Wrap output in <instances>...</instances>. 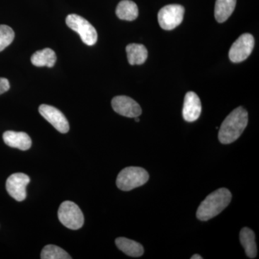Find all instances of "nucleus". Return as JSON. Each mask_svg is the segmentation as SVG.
<instances>
[{"label": "nucleus", "mask_w": 259, "mask_h": 259, "mask_svg": "<svg viewBox=\"0 0 259 259\" xmlns=\"http://www.w3.org/2000/svg\"><path fill=\"white\" fill-rule=\"evenodd\" d=\"M42 259H71L69 253L55 245H47L42 248L40 253Z\"/></svg>", "instance_id": "nucleus-19"}, {"label": "nucleus", "mask_w": 259, "mask_h": 259, "mask_svg": "<svg viewBox=\"0 0 259 259\" xmlns=\"http://www.w3.org/2000/svg\"><path fill=\"white\" fill-rule=\"evenodd\" d=\"M149 179L148 173L141 167L131 166L119 173L116 180L117 187L122 191H131L145 185Z\"/></svg>", "instance_id": "nucleus-3"}, {"label": "nucleus", "mask_w": 259, "mask_h": 259, "mask_svg": "<svg viewBox=\"0 0 259 259\" xmlns=\"http://www.w3.org/2000/svg\"><path fill=\"white\" fill-rule=\"evenodd\" d=\"M202 112V105L197 94L189 92L186 94L182 115L187 122L197 120Z\"/></svg>", "instance_id": "nucleus-11"}, {"label": "nucleus", "mask_w": 259, "mask_h": 259, "mask_svg": "<svg viewBox=\"0 0 259 259\" xmlns=\"http://www.w3.org/2000/svg\"><path fill=\"white\" fill-rule=\"evenodd\" d=\"M10 88V85L8 79L6 78L0 77V95L8 92Z\"/></svg>", "instance_id": "nucleus-21"}, {"label": "nucleus", "mask_w": 259, "mask_h": 259, "mask_svg": "<svg viewBox=\"0 0 259 259\" xmlns=\"http://www.w3.org/2000/svg\"><path fill=\"white\" fill-rule=\"evenodd\" d=\"M39 112L50 122L51 125L61 134H66L69 131V124L64 114L56 107L48 105H41L39 107Z\"/></svg>", "instance_id": "nucleus-9"}, {"label": "nucleus", "mask_w": 259, "mask_h": 259, "mask_svg": "<svg viewBox=\"0 0 259 259\" xmlns=\"http://www.w3.org/2000/svg\"><path fill=\"white\" fill-rule=\"evenodd\" d=\"M254 44L253 35L249 33L243 34L232 45L229 51L230 59L234 63L245 61L251 54Z\"/></svg>", "instance_id": "nucleus-7"}, {"label": "nucleus", "mask_w": 259, "mask_h": 259, "mask_svg": "<svg viewBox=\"0 0 259 259\" xmlns=\"http://www.w3.org/2000/svg\"><path fill=\"white\" fill-rule=\"evenodd\" d=\"M248 112L243 107H238L227 116L223 121L218 139L223 144H230L236 141L248 125Z\"/></svg>", "instance_id": "nucleus-1"}, {"label": "nucleus", "mask_w": 259, "mask_h": 259, "mask_svg": "<svg viewBox=\"0 0 259 259\" xmlns=\"http://www.w3.org/2000/svg\"><path fill=\"white\" fill-rule=\"evenodd\" d=\"M236 0H216L214 17L218 23L226 21L236 8Z\"/></svg>", "instance_id": "nucleus-17"}, {"label": "nucleus", "mask_w": 259, "mask_h": 259, "mask_svg": "<svg viewBox=\"0 0 259 259\" xmlns=\"http://www.w3.org/2000/svg\"><path fill=\"white\" fill-rule=\"evenodd\" d=\"M15 32L13 29L6 25H0V52L13 42Z\"/></svg>", "instance_id": "nucleus-20"}, {"label": "nucleus", "mask_w": 259, "mask_h": 259, "mask_svg": "<svg viewBox=\"0 0 259 259\" xmlns=\"http://www.w3.org/2000/svg\"><path fill=\"white\" fill-rule=\"evenodd\" d=\"M232 199L231 192L221 188L209 194L197 209V218L201 221H207L215 217L229 205Z\"/></svg>", "instance_id": "nucleus-2"}, {"label": "nucleus", "mask_w": 259, "mask_h": 259, "mask_svg": "<svg viewBox=\"0 0 259 259\" xmlns=\"http://www.w3.org/2000/svg\"><path fill=\"white\" fill-rule=\"evenodd\" d=\"M3 140L5 144L10 147L18 148L21 151H27L32 146L31 139L24 132L6 131L3 134Z\"/></svg>", "instance_id": "nucleus-12"}, {"label": "nucleus", "mask_w": 259, "mask_h": 259, "mask_svg": "<svg viewBox=\"0 0 259 259\" xmlns=\"http://www.w3.org/2000/svg\"><path fill=\"white\" fill-rule=\"evenodd\" d=\"M191 259H202V257L199 254H194L191 257Z\"/></svg>", "instance_id": "nucleus-22"}, {"label": "nucleus", "mask_w": 259, "mask_h": 259, "mask_svg": "<svg viewBox=\"0 0 259 259\" xmlns=\"http://www.w3.org/2000/svg\"><path fill=\"white\" fill-rule=\"evenodd\" d=\"M56 59L57 58L55 52L52 49L47 48L34 53L31 57V62L34 66L37 67L47 66L49 68H52L56 64Z\"/></svg>", "instance_id": "nucleus-16"}, {"label": "nucleus", "mask_w": 259, "mask_h": 259, "mask_svg": "<svg viewBox=\"0 0 259 259\" xmlns=\"http://www.w3.org/2000/svg\"><path fill=\"white\" fill-rule=\"evenodd\" d=\"M66 25L71 30L77 32L81 37V40L88 46H94L97 41V32L86 19L78 15H68L66 19Z\"/></svg>", "instance_id": "nucleus-5"}, {"label": "nucleus", "mask_w": 259, "mask_h": 259, "mask_svg": "<svg viewBox=\"0 0 259 259\" xmlns=\"http://www.w3.org/2000/svg\"><path fill=\"white\" fill-rule=\"evenodd\" d=\"M255 234L248 228H243L240 233V241L244 248L247 256L254 258L257 255V246L255 241Z\"/></svg>", "instance_id": "nucleus-18"}, {"label": "nucleus", "mask_w": 259, "mask_h": 259, "mask_svg": "<svg viewBox=\"0 0 259 259\" xmlns=\"http://www.w3.org/2000/svg\"><path fill=\"white\" fill-rule=\"evenodd\" d=\"M185 10L180 5H168L162 8L158 13V21L163 30H171L183 21Z\"/></svg>", "instance_id": "nucleus-6"}, {"label": "nucleus", "mask_w": 259, "mask_h": 259, "mask_svg": "<svg viewBox=\"0 0 259 259\" xmlns=\"http://www.w3.org/2000/svg\"><path fill=\"white\" fill-rule=\"evenodd\" d=\"M116 15L120 20L133 21L139 16V8L134 2L122 0L116 8Z\"/></svg>", "instance_id": "nucleus-15"}, {"label": "nucleus", "mask_w": 259, "mask_h": 259, "mask_svg": "<svg viewBox=\"0 0 259 259\" xmlns=\"http://www.w3.org/2000/svg\"><path fill=\"white\" fill-rule=\"evenodd\" d=\"M117 248L126 255L131 257H140L144 253V248L141 243L126 238H117L115 240Z\"/></svg>", "instance_id": "nucleus-13"}, {"label": "nucleus", "mask_w": 259, "mask_h": 259, "mask_svg": "<svg viewBox=\"0 0 259 259\" xmlns=\"http://www.w3.org/2000/svg\"><path fill=\"white\" fill-rule=\"evenodd\" d=\"M112 107L115 112L124 117H139L142 113V110L138 102L131 97L127 96H117L112 100Z\"/></svg>", "instance_id": "nucleus-10"}, {"label": "nucleus", "mask_w": 259, "mask_h": 259, "mask_svg": "<svg viewBox=\"0 0 259 259\" xmlns=\"http://www.w3.org/2000/svg\"><path fill=\"white\" fill-rule=\"evenodd\" d=\"M127 60L131 65L144 64L148 58V51L142 44H131L126 47Z\"/></svg>", "instance_id": "nucleus-14"}, {"label": "nucleus", "mask_w": 259, "mask_h": 259, "mask_svg": "<svg viewBox=\"0 0 259 259\" xmlns=\"http://www.w3.org/2000/svg\"><path fill=\"white\" fill-rule=\"evenodd\" d=\"M134 118L136 122H139L140 119L139 118V117H134Z\"/></svg>", "instance_id": "nucleus-23"}, {"label": "nucleus", "mask_w": 259, "mask_h": 259, "mask_svg": "<svg viewBox=\"0 0 259 259\" xmlns=\"http://www.w3.org/2000/svg\"><path fill=\"white\" fill-rule=\"evenodd\" d=\"M58 218L66 228L71 230L80 229L84 223L81 209L71 201H65L61 203L58 211Z\"/></svg>", "instance_id": "nucleus-4"}, {"label": "nucleus", "mask_w": 259, "mask_h": 259, "mask_svg": "<svg viewBox=\"0 0 259 259\" xmlns=\"http://www.w3.org/2000/svg\"><path fill=\"white\" fill-rule=\"evenodd\" d=\"M30 182V177L25 174H13L7 180L6 190L13 199L21 202L26 198V187Z\"/></svg>", "instance_id": "nucleus-8"}]
</instances>
